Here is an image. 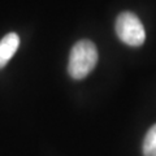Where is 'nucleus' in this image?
Listing matches in <instances>:
<instances>
[{
  "label": "nucleus",
  "instance_id": "f257e3e1",
  "mask_svg": "<svg viewBox=\"0 0 156 156\" xmlns=\"http://www.w3.org/2000/svg\"><path fill=\"white\" fill-rule=\"evenodd\" d=\"M96 62V46L89 39H82V41H78L70 50L68 73L73 80H83L94 70Z\"/></svg>",
  "mask_w": 156,
  "mask_h": 156
},
{
  "label": "nucleus",
  "instance_id": "f03ea898",
  "mask_svg": "<svg viewBox=\"0 0 156 156\" xmlns=\"http://www.w3.org/2000/svg\"><path fill=\"white\" fill-rule=\"evenodd\" d=\"M116 34L121 42L130 47H139L146 41V31L142 21L131 12H122L116 20Z\"/></svg>",
  "mask_w": 156,
  "mask_h": 156
},
{
  "label": "nucleus",
  "instance_id": "7ed1b4c3",
  "mask_svg": "<svg viewBox=\"0 0 156 156\" xmlns=\"http://www.w3.org/2000/svg\"><path fill=\"white\" fill-rule=\"evenodd\" d=\"M20 47V37L16 33H9L0 41V69L4 68L13 57Z\"/></svg>",
  "mask_w": 156,
  "mask_h": 156
},
{
  "label": "nucleus",
  "instance_id": "20e7f679",
  "mask_svg": "<svg viewBox=\"0 0 156 156\" xmlns=\"http://www.w3.org/2000/svg\"><path fill=\"white\" fill-rule=\"evenodd\" d=\"M143 156H156V124L151 126L144 136Z\"/></svg>",
  "mask_w": 156,
  "mask_h": 156
}]
</instances>
